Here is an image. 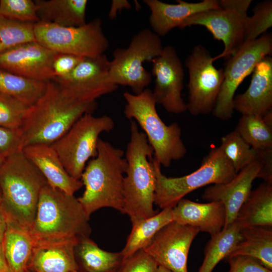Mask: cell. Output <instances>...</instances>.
<instances>
[{"instance_id":"60d3db41","label":"cell","mask_w":272,"mask_h":272,"mask_svg":"<svg viewBox=\"0 0 272 272\" xmlns=\"http://www.w3.org/2000/svg\"><path fill=\"white\" fill-rule=\"evenodd\" d=\"M229 264L228 272H272L256 259L237 255L227 258Z\"/></svg>"},{"instance_id":"b9f144b4","label":"cell","mask_w":272,"mask_h":272,"mask_svg":"<svg viewBox=\"0 0 272 272\" xmlns=\"http://www.w3.org/2000/svg\"><path fill=\"white\" fill-rule=\"evenodd\" d=\"M256 151L262 162L257 178H262L265 182L272 184V149Z\"/></svg>"},{"instance_id":"9c48e42d","label":"cell","mask_w":272,"mask_h":272,"mask_svg":"<svg viewBox=\"0 0 272 272\" xmlns=\"http://www.w3.org/2000/svg\"><path fill=\"white\" fill-rule=\"evenodd\" d=\"M114 126V122L108 115L96 117L87 113L50 146L70 175L80 180L87 161L97 155L100 134L110 131Z\"/></svg>"},{"instance_id":"d590c367","label":"cell","mask_w":272,"mask_h":272,"mask_svg":"<svg viewBox=\"0 0 272 272\" xmlns=\"http://www.w3.org/2000/svg\"><path fill=\"white\" fill-rule=\"evenodd\" d=\"M30 106L14 97L0 93V126L20 129Z\"/></svg>"},{"instance_id":"484cf974","label":"cell","mask_w":272,"mask_h":272,"mask_svg":"<svg viewBox=\"0 0 272 272\" xmlns=\"http://www.w3.org/2000/svg\"><path fill=\"white\" fill-rule=\"evenodd\" d=\"M35 240L29 229L7 221L2 241L10 272H27Z\"/></svg>"},{"instance_id":"4fadbf2b","label":"cell","mask_w":272,"mask_h":272,"mask_svg":"<svg viewBox=\"0 0 272 272\" xmlns=\"http://www.w3.org/2000/svg\"><path fill=\"white\" fill-rule=\"evenodd\" d=\"M214 57L202 45L194 47L185 61L188 69L187 110L193 115L212 112L224 79L223 69L213 64Z\"/></svg>"},{"instance_id":"f6af8a7d","label":"cell","mask_w":272,"mask_h":272,"mask_svg":"<svg viewBox=\"0 0 272 272\" xmlns=\"http://www.w3.org/2000/svg\"><path fill=\"white\" fill-rule=\"evenodd\" d=\"M7 229V221L0 207V242H2Z\"/></svg>"},{"instance_id":"836d02e7","label":"cell","mask_w":272,"mask_h":272,"mask_svg":"<svg viewBox=\"0 0 272 272\" xmlns=\"http://www.w3.org/2000/svg\"><path fill=\"white\" fill-rule=\"evenodd\" d=\"M219 147L236 173L249 164L256 157V151L235 130L223 137Z\"/></svg>"},{"instance_id":"52a82bcc","label":"cell","mask_w":272,"mask_h":272,"mask_svg":"<svg viewBox=\"0 0 272 272\" xmlns=\"http://www.w3.org/2000/svg\"><path fill=\"white\" fill-rule=\"evenodd\" d=\"M152 162L156 177L154 204L162 210L173 208L186 195L200 187L226 183L237 173L220 147L211 149L196 170L181 177H168L154 157Z\"/></svg>"},{"instance_id":"ba28073f","label":"cell","mask_w":272,"mask_h":272,"mask_svg":"<svg viewBox=\"0 0 272 272\" xmlns=\"http://www.w3.org/2000/svg\"><path fill=\"white\" fill-rule=\"evenodd\" d=\"M163 47L160 37L149 29L139 31L126 48H117L110 61L109 78L117 86L129 87L139 94L150 85L152 74L144 67L146 61L159 56Z\"/></svg>"},{"instance_id":"681fc988","label":"cell","mask_w":272,"mask_h":272,"mask_svg":"<svg viewBox=\"0 0 272 272\" xmlns=\"http://www.w3.org/2000/svg\"><path fill=\"white\" fill-rule=\"evenodd\" d=\"M27 272H32V271L28 270Z\"/></svg>"},{"instance_id":"8d00e7d4","label":"cell","mask_w":272,"mask_h":272,"mask_svg":"<svg viewBox=\"0 0 272 272\" xmlns=\"http://www.w3.org/2000/svg\"><path fill=\"white\" fill-rule=\"evenodd\" d=\"M0 15L21 22H39L35 2L32 0H1Z\"/></svg>"},{"instance_id":"7dc6e473","label":"cell","mask_w":272,"mask_h":272,"mask_svg":"<svg viewBox=\"0 0 272 272\" xmlns=\"http://www.w3.org/2000/svg\"><path fill=\"white\" fill-rule=\"evenodd\" d=\"M5 157L3 155H2L1 154H0V166L3 164V163L4 162L5 159Z\"/></svg>"},{"instance_id":"bcb514c9","label":"cell","mask_w":272,"mask_h":272,"mask_svg":"<svg viewBox=\"0 0 272 272\" xmlns=\"http://www.w3.org/2000/svg\"><path fill=\"white\" fill-rule=\"evenodd\" d=\"M157 272H172V271H171L169 269L163 266H159Z\"/></svg>"},{"instance_id":"1f68e13d","label":"cell","mask_w":272,"mask_h":272,"mask_svg":"<svg viewBox=\"0 0 272 272\" xmlns=\"http://www.w3.org/2000/svg\"><path fill=\"white\" fill-rule=\"evenodd\" d=\"M235 130L253 149H272V123L263 117L253 115H242Z\"/></svg>"},{"instance_id":"3957f363","label":"cell","mask_w":272,"mask_h":272,"mask_svg":"<svg viewBox=\"0 0 272 272\" xmlns=\"http://www.w3.org/2000/svg\"><path fill=\"white\" fill-rule=\"evenodd\" d=\"M124 155L121 149L99 139L97 155L88 162L81 177L85 191L78 198L88 217L103 208L122 212L123 180L127 167Z\"/></svg>"},{"instance_id":"ab89813d","label":"cell","mask_w":272,"mask_h":272,"mask_svg":"<svg viewBox=\"0 0 272 272\" xmlns=\"http://www.w3.org/2000/svg\"><path fill=\"white\" fill-rule=\"evenodd\" d=\"M84 58L75 55L56 52L52 63V69L54 76L53 80L67 76Z\"/></svg>"},{"instance_id":"f907efd6","label":"cell","mask_w":272,"mask_h":272,"mask_svg":"<svg viewBox=\"0 0 272 272\" xmlns=\"http://www.w3.org/2000/svg\"></svg>"},{"instance_id":"7bdbcfd3","label":"cell","mask_w":272,"mask_h":272,"mask_svg":"<svg viewBox=\"0 0 272 272\" xmlns=\"http://www.w3.org/2000/svg\"><path fill=\"white\" fill-rule=\"evenodd\" d=\"M131 5L130 3L125 0L117 1L113 0L111 2V5L109 13V17L111 19H113L115 18L117 13L118 11H121L123 9H130Z\"/></svg>"},{"instance_id":"ac0fdd59","label":"cell","mask_w":272,"mask_h":272,"mask_svg":"<svg viewBox=\"0 0 272 272\" xmlns=\"http://www.w3.org/2000/svg\"><path fill=\"white\" fill-rule=\"evenodd\" d=\"M256 152L255 159L237 172L231 180L226 183L209 186L201 195L205 200L220 201L224 205L226 221L223 228L234 222L240 208L251 190L253 181L257 178L261 168V158L256 151Z\"/></svg>"},{"instance_id":"c3c4849f","label":"cell","mask_w":272,"mask_h":272,"mask_svg":"<svg viewBox=\"0 0 272 272\" xmlns=\"http://www.w3.org/2000/svg\"><path fill=\"white\" fill-rule=\"evenodd\" d=\"M1 192H0V203H1Z\"/></svg>"},{"instance_id":"44dd1931","label":"cell","mask_w":272,"mask_h":272,"mask_svg":"<svg viewBox=\"0 0 272 272\" xmlns=\"http://www.w3.org/2000/svg\"><path fill=\"white\" fill-rule=\"evenodd\" d=\"M177 2V4H170L159 0L144 1L151 12L150 24L153 31L159 36L166 35L175 28L181 29L184 21L194 14L221 9L217 0H203L198 3Z\"/></svg>"},{"instance_id":"7c38bea8","label":"cell","mask_w":272,"mask_h":272,"mask_svg":"<svg viewBox=\"0 0 272 272\" xmlns=\"http://www.w3.org/2000/svg\"><path fill=\"white\" fill-rule=\"evenodd\" d=\"M251 0L219 1L221 9L211 10L194 14L183 23L181 29L192 25L205 27L224 45L223 52L214 57V61L228 59L244 42L247 12Z\"/></svg>"},{"instance_id":"5b68a950","label":"cell","mask_w":272,"mask_h":272,"mask_svg":"<svg viewBox=\"0 0 272 272\" xmlns=\"http://www.w3.org/2000/svg\"><path fill=\"white\" fill-rule=\"evenodd\" d=\"M89 217L74 195L47 184L42 189L30 229L34 240L89 237Z\"/></svg>"},{"instance_id":"5bb4252c","label":"cell","mask_w":272,"mask_h":272,"mask_svg":"<svg viewBox=\"0 0 272 272\" xmlns=\"http://www.w3.org/2000/svg\"><path fill=\"white\" fill-rule=\"evenodd\" d=\"M110 60L106 55L85 57L67 76L54 79L62 93L79 102L95 101L115 91L118 86L109 78Z\"/></svg>"},{"instance_id":"2e32d148","label":"cell","mask_w":272,"mask_h":272,"mask_svg":"<svg viewBox=\"0 0 272 272\" xmlns=\"http://www.w3.org/2000/svg\"><path fill=\"white\" fill-rule=\"evenodd\" d=\"M196 227L172 221L162 228L144 249L158 263L172 272H188L187 258Z\"/></svg>"},{"instance_id":"d6a6232c","label":"cell","mask_w":272,"mask_h":272,"mask_svg":"<svg viewBox=\"0 0 272 272\" xmlns=\"http://www.w3.org/2000/svg\"><path fill=\"white\" fill-rule=\"evenodd\" d=\"M34 23L21 22L0 15V53L36 41Z\"/></svg>"},{"instance_id":"f546056e","label":"cell","mask_w":272,"mask_h":272,"mask_svg":"<svg viewBox=\"0 0 272 272\" xmlns=\"http://www.w3.org/2000/svg\"><path fill=\"white\" fill-rule=\"evenodd\" d=\"M242 229L234 222L211 236L204 252V258L198 272H212L217 264L227 258L236 245L243 240Z\"/></svg>"},{"instance_id":"7a4b0ae2","label":"cell","mask_w":272,"mask_h":272,"mask_svg":"<svg viewBox=\"0 0 272 272\" xmlns=\"http://www.w3.org/2000/svg\"><path fill=\"white\" fill-rule=\"evenodd\" d=\"M47 184L22 151L7 157L0 166V207L6 221L30 230L40 192Z\"/></svg>"},{"instance_id":"4316f807","label":"cell","mask_w":272,"mask_h":272,"mask_svg":"<svg viewBox=\"0 0 272 272\" xmlns=\"http://www.w3.org/2000/svg\"><path fill=\"white\" fill-rule=\"evenodd\" d=\"M75 252L78 272H117L123 261L120 252L104 250L89 237L79 239Z\"/></svg>"},{"instance_id":"8fae6325","label":"cell","mask_w":272,"mask_h":272,"mask_svg":"<svg viewBox=\"0 0 272 272\" xmlns=\"http://www.w3.org/2000/svg\"><path fill=\"white\" fill-rule=\"evenodd\" d=\"M272 53V35L265 33L257 39L244 42L225 64L224 79L213 114L222 120L230 119L234 112L235 93L256 65Z\"/></svg>"},{"instance_id":"7402d4cb","label":"cell","mask_w":272,"mask_h":272,"mask_svg":"<svg viewBox=\"0 0 272 272\" xmlns=\"http://www.w3.org/2000/svg\"><path fill=\"white\" fill-rule=\"evenodd\" d=\"M22 152L46 179L47 184L72 195L83 186L67 172L55 150L50 145L36 144L24 147Z\"/></svg>"},{"instance_id":"cb8c5ba5","label":"cell","mask_w":272,"mask_h":272,"mask_svg":"<svg viewBox=\"0 0 272 272\" xmlns=\"http://www.w3.org/2000/svg\"><path fill=\"white\" fill-rule=\"evenodd\" d=\"M235 221L241 229L272 227V184L264 182L251 190Z\"/></svg>"},{"instance_id":"74e56055","label":"cell","mask_w":272,"mask_h":272,"mask_svg":"<svg viewBox=\"0 0 272 272\" xmlns=\"http://www.w3.org/2000/svg\"><path fill=\"white\" fill-rule=\"evenodd\" d=\"M159 265L144 249L124 259L117 272H157Z\"/></svg>"},{"instance_id":"8992f818","label":"cell","mask_w":272,"mask_h":272,"mask_svg":"<svg viewBox=\"0 0 272 272\" xmlns=\"http://www.w3.org/2000/svg\"><path fill=\"white\" fill-rule=\"evenodd\" d=\"M123 96L125 116L143 129L154 151V158L166 167L173 161L183 158L187 150L181 139V129L177 122L167 125L163 121L152 91L146 88L139 94L125 92Z\"/></svg>"},{"instance_id":"e575fe53","label":"cell","mask_w":272,"mask_h":272,"mask_svg":"<svg viewBox=\"0 0 272 272\" xmlns=\"http://www.w3.org/2000/svg\"><path fill=\"white\" fill-rule=\"evenodd\" d=\"M253 15L247 17L245 27L244 42L254 40L272 26V1L258 3L253 9Z\"/></svg>"},{"instance_id":"d6986e66","label":"cell","mask_w":272,"mask_h":272,"mask_svg":"<svg viewBox=\"0 0 272 272\" xmlns=\"http://www.w3.org/2000/svg\"><path fill=\"white\" fill-rule=\"evenodd\" d=\"M246 91L234 97L233 108L242 115L262 117L272 111V58L267 56L255 66Z\"/></svg>"},{"instance_id":"f1b7e54d","label":"cell","mask_w":272,"mask_h":272,"mask_svg":"<svg viewBox=\"0 0 272 272\" xmlns=\"http://www.w3.org/2000/svg\"><path fill=\"white\" fill-rule=\"evenodd\" d=\"M172 209H163L154 216L132 225L125 245L120 252L123 260L144 249L162 228L173 221Z\"/></svg>"},{"instance_id":"277c9868","label":"cell","mask_w":272,"mask_h":272,"mask_svg":"<svg viewBox=\"0 0 272 272\" xmlns=\"http://www.w3.org/2000/svg\"><path fill=\"white\" fill-rule=\"evenodd\" d=\"M125 158L127 167L123 180L124 204L122 213L130 218L131 225L151 217L154 209L156 177L152 162L154 151L138 125L130 120V140Z\"/></svg>"},{"instance_id":"e0dca14e","label":"cell","mask_w":272,"mask_h":272,"mask_svg":"<svg viewBox=\"0 0 272 272\" xmlns=\"http://www.w3.org/2000/svg\"><path fill=\"white\" fill-rule=\"evenodd\" d=\"M56 53L37 41L24 43L0 53V68L47 82L54 79L52 63Z\"/></svg>"},{"instance_id":"4dcf8cb0","label":"cell","mask_w":272,"mask_h":272,"mask_svg":"<svg viewBox=\"0 0 272 272\" xmlns=\"http://www.w3.org/2000/svg\"><path fill=\"white\" fill-rule=\"evenodd\" d=\"M47 82L27 78L0 68V93L14 97L29 106L42 96Z\"/></svg>"},{"instance_id":"d4e9b609","label":"cell","mask_w":272,"mask_h":272,"mask_svg":"<svg viewBox=\"0 0 272 272\" xmlns=\"http://www.w3.org/2000/svg\"><path fill=\"white\" fill-rule=\"evenodd\" d=\"M39 21L63 27L85 24L87 0H37Z\"/></svg>"},{"instance_id":"ffe728a7","label":"cell","mask_w":272,"mask_h":272,"mask_svg":"<svg viewBox=\"0 0 272 272\" xmlns=\"http://www.w3.org/2000/svg\"><path fill=\"white\" fill-rule=\"evenodd\" d=\"M78 238L35 240L28 269L32 272H78Z\"/></svg>"},{"instance_id":"6da1fadb","label":"cell","mask_w":272,"mask_h":272,"mask_svg":"<svg viewBox=\"0 0 272 272\" xmlns=\"http://www.w3.org/2000/svg\"><path fill=\"white\" fill-rule=\"evenodd\" d=\"M97 108L95 101L79 102L66 96L53 81L47 82L42 96L27 111L20 128L23 149L36 144L51 145L82 116Z\"/></svg>"},{"instance_id":"f35d334b","label":"cell","mask_w":272,"mask_h":272,"mask_svg":"<svg viewBox=\"0 0 272 272\" xmlns=\"http://www.w3.org/2000/svg\"><path fill=\"white\" fill-rule=\"evenodd\" d=\"M22 150L20 129H14L0 126V154L6 158Z\"/></svg>"},{"instance_id":"603a6c76","label":"cell","mask_w":272,"mask_h":272,"mask_svg":"<svg viewBox=\"0 0 272 272\" xmlns=\"http://www.w3.org/2000/svg\"><path fill=\"white\" fill-rule=\"evenodd\" d=\"M173 221L194 227L212 236L220 231L226 221V211L220 201L199 203L181 199L172 209Z\"/></svg>"},{"instance_id":"ee69618b","label":"cell","mask_w":272,"mask_h":272,"mask_svg":"<svg viewBox=\"0 0 272 272\" xmlns=\"http://www.w3.org/2000/svg\"><path fill=\"white\" fill-rule=\"evenodd\" d=\"M0 272H10L4 254L2 242H0Z\"/></svg>"},{"instance_id":"30bf717a","label":"cell","mask_w":272,"mask_h":272,"mask_svg":"<svg viewBox=\"0 0 272 272\" xmlns=\"http://www.w3.org/2000/svg\"><path fill=\"white\" fill-rule=\"evenodd\" d=\"M34 30L37 42L57 53L94 57L104 54L109 46L100 18L77 27L39 21L34 24Z\"/></svg>"},{"instance_id":"83f0119b","label":"cell","mask_w":272,"mask_h":272,"mask_svg":"<svg viewBox=\"0 0 272 272\" xmlns=\"http://www.w3.org/2000/svg\"><path fill=\"white\" fill-rule=\"evenodd\" d=\"M243 240L227 257L237 255L254 258L272 270V229L269 227H249L242 229Z\"/></svg>"},{"instance_id":"9a60e30c","label":"cell","mask_w":272,"mask_h":272,"mask_svg":"<svg viewBox=\"0 0 272 272\" xmlns=\"http://www.w3.org/2000/svg\"><path fill=\"white\" fill-rule=\"evenodd\" d=\"M155 77L153 95L158 104L168 112L180 114L187 110L182 97L184 72L182 63L171 46L163 47L161 54L152 60Z\"/></svg>"}]
</instances>
